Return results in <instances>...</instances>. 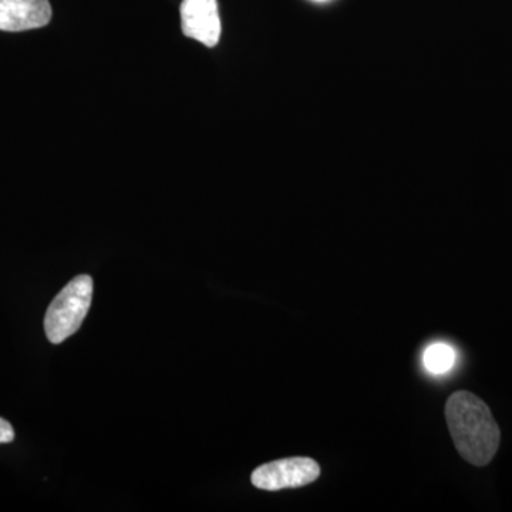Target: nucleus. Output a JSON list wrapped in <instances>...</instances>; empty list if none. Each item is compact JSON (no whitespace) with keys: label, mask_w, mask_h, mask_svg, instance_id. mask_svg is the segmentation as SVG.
<instances>
[{"label":"nucleus","mask_w":512,"mask_h":512,"mask_svg":"<svg viewBox=\"0 0 512 512\" xmlns=\"http://www.w3.org/2000/svg\"><path fill=\"white\" fill-rule=\"evenodd\" d=\"M448 430L458 454L476 467L490 464L501 443V430L490 407L476 394L460 390L446 404Z\"/></svg>","instance_id":"obj_1"},{"label":"nucleus","mask_w":512,"mask_h":512,"mask_svg":"<svg viewBox=\"0 0 512 512\" xmlns=\"http://www.w3.org/2000/svg\"><path fill=\"white\" fill-rule=\"evenodd\" d=\"M93 279L79 275L72 279L47 308L45 332L53 345H60L82 326L92 306Z\"/></svg>","instance_id":"obj_2"},{"label":"nucleus","mask_w":512,"mask_h":512,"mask_svg":"<svg viewBox=\"0 0 512 512\" xmlns=\"http://www.w3.org/2000/svg\"><path fill=\"white\" fill-rule=\"evenodd\" d=\"M320 477V466L308 457L282 458L256 468L251 481L259 490L279 491L312 484Z\"/></svg>","instance_id":"obj_3"},{"label":"nucleus","mask_w":512,"mask_h":512,"mask_svg":"<svg viewBox=\"0 0 512 512\" xmlns=\"http://www.w3.org/2000/svg\"><path fill=\"white\" fill-rule=\"evenodd\" d=\"M180 13L185 36L207 47L218 45L221 19L217 0H183Z\"/></svg>","instance_id":"obj_4"},{"label":"nucleus","mask_w":512,"mask_h":512,"mask_svg":"<svg viewBox=\"0 0 512 512\" xmlns=\"http://www.w3.org/2000/svg\"><path fill=\"white\" fill-rule=\"evenodd\" d=\"M50 19L49 0H0V30L3 32L43 28Z\"/></svg>","instance_id":"obj_5"},{"label":"nucleus","mask_w":512,"mask_h":512,"mask_svg":"<svg viewBox=\"0 0 512 512\" xmlns=\"http://www.w3.org/2000/svg\"><path fill=\"white\" fill-rule=\"evenodd\" d=\"M457 365V350L446 342H434L423 352V366L430 375L444 376Z\"/></svg>","instance_id":"obj_6"},{"label":"nucleus","mask_w":512,"mask_h":512,"mask_svg":"<svg viewBox=\"0 0 512 512\" xmlns=\"http://www.w3.org/2000/svg\"><path fill=\"white\" fill-rule=\"evenodd\" d=\"M15 440V430L8 420L0 417V444L12 443Z\"/></svg>","instance_id":"obj_7"},{"label":"nucleus","mask_w":512,"mask_h":512,"mask_svg":"<svg viewBox=\"0 0 512 512\" xmlns=\"http://www.w3.org/2000/svg\"><path fill=\"white\" fill-rule=\"evenodd\" d=\"M316 2H323V0H316Z\"/></svg>","instance_id":"obj_8"}]
</instances>
